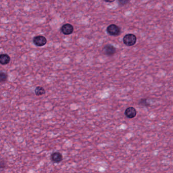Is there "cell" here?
Returning a JSON list of instances; mask_svg holds the SVG:
<instances>
[{
    "label": "cell",
    "instance_id": "6da1fadb",
    "mask_svg": "<svg viewBox=\"0 0 173 173\" xmlns=\"http://www.w3.org/2000/svg\"><path fill=\"white\" fill-rule=\"evenodd\" d=\"M137 38L134 34H128L124 36L123 42L125 45L127 46H132L137 42Z\"/></svg>",
    "mask_w": 173,
    "mask_h": 173
},
{
    "label": "cell",
    "instance_id": "7a4b0ae2",
    "mask_svg": "<svg viewBox=\"0 0 173 173\" xmlns=\"http://www.w3.org/2000/svg\"><path fill=\"white\" fill-rule=\"evenodd\" d=\"M107 32L111 36H117L120 34L121 29L117 25L111 24L107 27Z\"/></svg>",
    "mask_w": 173,
    "mask_h": 173
},
{
    "label": "cell",
    "instance_id": "3957f363",
    "mask_svg": "<svg viewBox=\"0 0 173 173\" xmlns=\"http://www.w3.org/2000/svg\"><path fill=\"white\" fill-rule=\"evenodd\" d=\"M35 45L37 46H43L47 43V39L43 36H35L32 40Z\"/></svg>",
    "mask_w": 173,
    "mask_h": 173
},
{
    "label": "cell",
    "instance_id": "277c9868",
    "mask_svg": "<svg viewBox=\"0 0 173 173\" xmlns=\"http://www.w3.org/2000/svg\"><path fill=\"white\" fill-rule=\"evenodd\" d=\"M103 53L108 56H111L116 53V49L113 45L108 44L103 47Z\"/></svg>",
    "mask_w": 173,
    "mask_h": 173
},
{
    "label": "cell",
    "instance_id": "5b68a950",
    "mask_svg": "<svg viewBox=\"0 0 173 173\" xmlns=\"http://www.w3.org/2000/svg\"><path fill=\"white\" fill-rule=\"evenodd\" d=\"M60 31L66 35H69L72 34L74 31V27L70 23H66L63 25L60 28Z\"/></svg>",
    "mask_w": 173,
    "mask_h": 173
},
{
    "label": "cell",
    "instance_id": "8992f818",
    "mask_svg": "<svg viewBox=\"0 0 173 173\" xmlns=\"http://www.w3.org/2000/svg\"><path fill=\"white\" fill-rule=\"evenodd\" d=\"M137 111L134 107H130L127 108L124 111V115L129 119H132L136 117Z\"/></svg>",
    "mask_w": 173,
    "mask_h": 173
},
{
    "label": "cell",
    "instance_id": "52a82bcc",
    "mask_svg": "<svg viewBox=\"0 0 173 173\" xmlns=\"http://www.w3.org/2000/svg\"><path fill=\"white\" fill-rule=\"evenodd\" d=\"M50 158L53 162L56 164H59L63 161V155L60 152H54L51 154Z\"/></svg>",
    "mask_w": 173,
    "mask_h": 173
},
{
    "label": "cell",
    "instance_id": "ba28073f",
    "mask_svg": "<svg viewBox=\"0 0 173 173\" xmlns=\"http://www.w3.org/2000/svg\"><path fill=\"white\" fill-rule=\"evenodd\" d=\"M11 59L7 54H0V63L2 65H6L9 63Z\"/></svg>",
    "mask_w": 173,
    "mask_h": 173
},
{
    "label": "cell",
    "instance_id": "9c48e42d",
    "mask_svg": "<svg viewBox=\"0 0 173 173\" xmlns=\"http://www.w3.org/2000/svg\"><path fill=\"white\" fill-rule=\"evenodd\" d=\"M35 93L37 96H43L45 93V90L43 87H36L35 90Z\"/></svg>",
    "mask_w": 173,
    "mask_h": 173
},
{
    "label": "cell",
    "instance_id": "30bf717a",
    "mask_svg": "<svg viewBox=\"0 0 173 173\" xmlns=\"http://www.w3.org/2000/svg\"><path fill=\"white\" fill-rule=\"evenodd\" d=\"M8 79V75L4 72H0V83L6 81Z\"/></svg>",
    "mask_w": 173,
    "mask_h": 173
},
{
    "label": "cell",
    "instance_id": "8fae6325",
    "mask_svg": "<svg viewBox=\"0 0 173 173\" xmlns=\"http://www.w3.org/2000/svg\"><path fill=\"white\" fill-rule=\"evenodd\" d=\"M139 104L146 107H149L150 106V103L148 102V100L146 98L141 99L139 102Z\"/></svg>",
    "mask_w": 173,
    "mask_h": 173
},
{
    "label": "cell",
    "instance_id": "7c38bea8",
    "mask_svg": "<svg viewBox=\"0 0 173 173\" xmlns=\"http://www.w3.org/2000/svg\"><path fill=\"white\" fill-rule=\"evenodd\" d=\"M6 161L4 159H0V169H4L6 167Z\"/></svg>",
    "mask_w": 173,
    "mask_h": 173
},
{
    "label": "cell",
    "instance_id": "4fadbf2b",
    "mask_svg": "<svg viewBox=\"0 0 173 173\" xmlns=\"http://www.w3.org/2000/svg\"><path fill=\"white\" fill-rule=\"evenodd\" d=\"M118 3L121 6L127 5V4L129 2V0H118Z\"/></svg>",
    "mask_w": 173,
    "mask_h": 173
},
{
    "label": "cell",
    "instance_id": "5bb4252c",
    "mask_svg": "<svg viewBox=\"0 0 173 173\" xmlns=\"http://www.w3.org/2000/svg\"><path fill=\"white\" fill-rule=\"evenodd\" d=\"M103 1L107 3H112V2H114L115 0H103Z\"/></svg>",
    "mask_w": 173,
    "mask_h": 173
}]
</instances>
